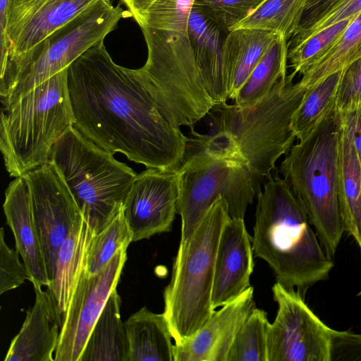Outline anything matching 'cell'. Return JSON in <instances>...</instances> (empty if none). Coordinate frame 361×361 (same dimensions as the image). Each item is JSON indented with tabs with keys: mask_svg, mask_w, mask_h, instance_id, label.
I'll use <instances>...</instances> for the list:
<instances>
[{
	"mask_svg": "<svg viewBox=\"0 0 361 361\" xmlns=\"http://www.w3.org/2000/svg\"><path fill=\"white\" fill-rule=\"evenodd\" d=\"M73 127L114 154L147 168L177 169L189 138L159 111L133 69L116 64L104 40L67 68Z\"/></svg>",
	"mask_w": 361,
	"mask_h": 361,
	"instance_id": "obj_1",
	"label": "cell"
},
{
	"mask_svg": "<svg viewBox=\"0 0 361 361\" xmlns=\"http://www.w3.org/2000/svg\"><path fill=\"white\" fill-rule=\"evenodd\" d=\"M254 256L264 260L276 282L298 291L326 280L334 262L286 181L270 175L256 194Z\"/></svg>",
	"mask_w": 361,
	"mask_h": 361,
	"instance_id": "obj_2",
	"label": "cell"
},
{
	"mask_svg": "<svg viewBox=\"0 0 361 361\" xmlns=\"http://www.w3.org/2000/svg\"><path fill=\"white\" fill-rule=\"evenodd\" d=\"M341 134L336 109L291 147L279 170L330 257L335 255L344 232L338 200Z\"/></svg>",
	"mask_w": 361,
	"mask_h": 361,
	"instance_id": "obj_3",
	"label": "cell"
},
{
	"mask_svg": "<svg viewBox=\"0 0 361 361\" xmlns=\"http://www.w3.org/2000/svg\"><path fill=\"white\" fill-rule=\"evenodd\" d=\"M228 204L217 199L191 235L180 242L172 274L164 290V314L175 344L193 335L214 312L212 291L216 257Z\"/></svg>",
	"mask_w": 361,
	"mask_h": 361,
	"instance_id": "obj_4",
	"label": "cell"
},
{
	"mask_svg": "<svg viewBox=\"0 0 361 361\" xmlns=\"http://www.w3.org/2000/svg\"><path fill=\"white\" fill-rule=\"evenodd\" d=\"M67 68L3 106L0 149L11 176L49 163L55 143L73 126Z\"/></svg>",
	"mask_w": 361,
	"mask_h": 361,
	"instance_id": "obj_5",
	"label": "cell"
},
{
	"mask_svg": "<svg viewBox=\"0 0 361 361\" xmlns=\"http://www.w3.org/2000/svg\"><path fill=\"white\" fill-rule=\"evenodd\" d=\"M294 77L280 79L251 106L224 103L213 108L216 130L234 140L259 187L297 139L291 119L307 88L300 80L293 83Z\"/></svg>",
	"mask_w": 361,
	"mask_h": 361,
	"instance_id": "obj_6",
	"label": "cell"
},
{
	"mask_svg": "<svg viewBox=\"0 0 361 361\" xmlns=\"http://www.w3.org/2000/svg\"><path fill=\"white\" fill-rule=\"evenodd\" d=\"M49 163L95 233L102 231L122 209L137 175L73 126L54 145Z\"/></svg>",
	"mask_w": 361,
	"mask_h": 361,
	"instance_id": "obj_7",
	"label": "cell"
},
{
	"mask_svg": "<svg viewBox=\"0 0 361 361\" xmlns=\"http://www.w3.org/2000/svg\"><path fill=\"white\" fill-rule=\"evenodd\" d=\"M131 16L111 0H97L26 52L0 63V96L6 106L66 68L104 40L122 18Z\"/></svg>",
	"mask_w": 361,
	"mask_h": 361,
	"instance_id": "obj_8",
	"label": "cell"
},
{
	"mask_svg": "<svg viewBox=\"0 0 361 361\" xmlns=\"http://www.w3.org/2000/svg\"><path fill=\"white\" fill-rule=\"evenodd\" d=\"M148 55L133 69L161 114L174 126L192 127L215 106L206 91L187 35L141 27Z\"/></svg>",
	"mask_w": 361,
	"mask_h": 361,
	"instance_id": "obj_9",
	"label": "cell"
},
{
	"mask_svg": "<svg viewBox=\"0 0 361 361\" xmlns=\"http://www.w3.org/2000/svg\"><path fill=\"white\" fill-rule=\"evenodd\" d=\"M190 140L198 150L190 155L186 153L177 169V213L181 218L180 242L191 235L208 209L219 197L226 202L231 218L244 219L248 204L261 190L246 164L209 154L195 138Z\"/></svg>",
	"mask_w": 361,
	"mask_h": 361,
	"instance_id": "obj_10",
	"label": "cell"
},
{
	"mask_svg": "<svg viewBox=\"0 0 361 361\" xmlns=\"http://www.w3.org/2000/svg\"><path fill=\"white\" fill-rule=\"evenodd\" d=\"M278 310L267 336L268 361H331L333 329L308 307L299 291L272 287Z\"/></svg>",
	"mask_w": 361,
	"mask_h": 361,
	"instance_id": "obj_11",
	"label": "cell"
},
{
	"mask_svg": "<svg viewBox=\"0 0 361 361\" xmlns=\"http://www.w3.org/2000/svg\"><path fill=\"white\" fill-rule=\"evenodd\" d=\"M22 177L29 190L32 216L51 281L59 247L82 213L51 163Z\"/></svg>",
	"mask_w": 361,
	"mask_h": 361,
	"instance_id": "obj_12",
	"label": "cell"
},
{
	"mask_svg": "<svg viewBox=\"0 0 361 361\" xmlns=\"http://www.w3.org/2000/svg\"><path fill=\"white\" fill-rule=\"evenodd\" d=\"M127 248L121 249L99 273L82 272L62 317L54 361H80L88 337L110 295L116 289L127 259Z\"/></svg>",
	"mask_w": 361,
	"mask_h": 361,
	"instance_id": "obj_13",
	"label": "cell"
},
{
	"mask_svg": "<svg viewBox=\"0 0 361 361\" xmlns=\"http://www.w3.org/2000/svg\"><path fill=\"white\" fill-rule=\"evenodd\" d=\"M177 169L147 168L137 175L123 206L133 242L171 230L178 207Z\"/></svg>",
	"mask_w": 361,
	"mask_h": 361,
	"instance_id": "obj_14",
	"label": "cell"
},
{
	"mask_svg": "<svg viewBox=\"0 0 361 361\" xmlns=\"http://www.w3.org/2000/svg\"><path fill=\"white\" fill-rule=\"evenodd\" d=\"M97 0H9L5 52L20 55L64 25Z\"/></svg>",
	"mask_w": 361,
	"mask_h": 361,
	"instance_id": "obj_15",
	"label": "cell"
},
{
	"mask_svg": "<svg viewBox=\"0 0 361 361\" xmlns=\"http://www.w3.org/2000/svg\"><path fill=\"white\" fill-rule=\"evenodd\" d=\"M253 287L214 310L190 337L174 344L173 361H226L235 336L255 307Z\"/></svg>",
	"mask_w": 361,
	"mask_h": 361,
	"instance_id": "obj_16",
	"label": "cell"
},
{
	"mask_svg": "<svg viewBox=\"0 0 361 361\" xmlns=\"http://www.w3.org/2000/svg\"><path fill=\"white\" fill-rule=\"evenodd\" d=\"M253 257L252 237L244 219L231 217L222 231L216 257L212 291L214 310L251 286Z\"/></svg>",
	"mask_w": 361,
	"mask_h": 361,
	"instance_id": "obj_17",
	"label": "cell"
},
{
	"mask_svg": "<svg viewBox=\"0 0 361 361\" xmlns=\"http://www.w3.org/2000/svg\"><path fill=\"white\" fill-rule=\"evenodd\" d=\"M35 301L12 340L5 361H54L62 317L47 290L35 286Z\"/></svg>",
	"mask_w": 361,
	"mask_h": 361,
	"instance_id": "obj_18",
	"label": "cell"
},
{
	"mask_svg": "<svg viewBox=\"0 0 361 361\" xmlns=\"http://www.w3.org/2000/svg\"><path fill=\"white\" fill-rule=\"evenodd\" d=\"M3 208L6 223L14 235L16 248L26 267L28 280L33 286H48L50 281L32 216L30 192L22 176L9 183Z\"/></svg>",
	"mask_w": 361,
	"mask_h": 361,
	"instance_id": "obj_19",
	"label": "cell"
},
{
	"mask_svg": "<svg viewBox=\"0 0 361 361\" xmlns=\"http://www.w3.org/2000/svg\"><path fill=\"white\" fill-rule=\"evenodd\" d=\"M219 27L212 20L192 8L187 33L204 87L215 105L226 103L229 90L222 70L224 40Z\"/></svg>",
	"mask_w": 361,
	"mask_h": 361,
	"instance_id": "obj_20",
	"label": "cell"
},
{
	"mask_svg": "<svg viewBox=\"0 0 361 361\" xmlns=\"http://www.w3.org/2000/svg\"><path fill=\"white\" fill-rule=\"evenodd\" d=\"M94 235L82 214L59 247L54 274L47 290L61 317L86 267L88 248Z\"/></svg>",
	"mask_w": 361,
	"mask_h": 361,
	"instance_id": "obj_21",
	"label": "cell"
},
{
	"mask_svg": "<svg viewBox=\"0 0 361 361\" xmlns=\"http://www.w3.org/2000/svg\"><path fill=\"white\" fill-rule=\"evenodd\" d=\"M278 35L251 28L234 29L226 34L222 49V70L229 99H235Z\"/></svg>",
	"mask_w": 361,
	"mask_h": 361,
	"instance_id": "obj_22",
	"label": "cell"
},
{
	"mask_svg": "<svg viewBox=\"0 0 361 361\" xmlns=\"http://www.w3.org/2000/svg\"><path fill=\"white\" fill-rule=\"evenodd\" d=\"M128 361H173L174 345L167 320L143 307L124 322Z\"/></svg>",
	"mask_w": 361,
	"mask_h": 361,
	"instance_id": "obj_23",
	"label": "cell"
},
{
	"mask_svg": "<svg viewBox=\"0 0 361 361\" xmlns=\"http://www.w3.org/2000/svg\"><path fill=\"white\" fill-rule=\"evenodd\" d=\"M338 200L344 232L353 238L361 253V166L342 129L338 146Z\"/></svg>",
	"mask_w": 361,
	"mask_h": 361,
	"instance_id": "obj_24",
	"label": "cell"
},
{
	"mask_svg": "<svg viewBox=\"0 0 361 361\" xmlns=\"http://www.w3.org/2000/svg\"><path fill=\"white\" fill-rule=\"evenodd\" d=\"M120 302L115 289L88 337L80 361H128V343Z\"/></svg>",
	"mask_w": 361,
	"mask_h": 361,
	"instance_id": "obj_25",
	"label": "cell"
},
{
	"mask_svg": "<svg viewBox=\"0 0 361 361\" xmlns=\"http://www.w3.org/2000/svg\"><path fill=\"white\" fill-rule=\"evenodd\" d=\"M288 39L279 35L238 90L235 104L251 106L281 78L287 76Z\"/></svg>",
	"mask_w": 361,
	"mask_h": 361,
	"instance_id": "obj_26",
	"label": "cell"
},
{
	"mask_svg": "<svg viewBox=\"0 0 361 361\" xmlns=\"http://www.w3.org/2000/svg\"><path fill=\"white\" fill-rule=\"evenodd\" d=\"M344 69L334 73L307 88L291 119L297 140L305 137L336 109L338 87Z\"/></svg>",
	"mask_w": 361,
	"mask_h": 361,
	"instance_id": "obj_27",
	"label": "cell"
},
{
	"mask_svg": "<svg viewBox=\"0 0 361 361\" xmlns=\"http://www.w3.org/2000/svg\"><path fill=\"white\" fill-rule=\"evenodd\" d=\"M140 27L188 35V21L194 0H120Z\"/></svg>",
	"mask_w": 361,
	"mask_h": 361,
	"instance_id": "obj_28",
	"label": "cell"
},
{
	"mask_svg": "<svg viewBox=\"0 0 361 361\" xmlns=\"http://www.w3.org/2000/svg\"><path fill=\"white\" fill-rule=\"evenodd\" d=\"M361 58V13L348 25L335 44L301 75L300 82L307 88L344 69Z\"/></svg>",
	"mask_w": 361,
	"mask_h": 361,
	"instance_id": "obj_29",
	"label": "cell"
},
{
	"mask_svg": "<svg viewBox=\"0 0 361 361\" xmlns=\"http://www.w3.org/2000/svg\"><path fill=\"white\" fill-rule=\"evenodd\" d=\"M305 3L306 0H264L234 29L266 30L288 39L298 30Z\"/></svg>",
	"mask_w": 361,
	"mask_h": 361,
	"instance_id": "obj_30",
	"label": "cell"
},
{
	"mask_svg": "<svg viewBox=\"0 0 361 361\" xmlns=\"http://www.w3.org/2000/svg\"><path fill=\"white\" fill-rule=\"evenodd\" d=\"M133 242V233L123 208L100 233H95L88 248L85 272L90 276L101 272L122 248Z\"/></svg>",
	"mask_w": 361,
	"mask_h": 361,
	"instance_id": "obj_31",
	"label": "cell"
},
{
	"mask_svg": "<svg viewBox=\"0 0 361 361\" xmlns=\"http://www.w3.org/2000/svg\"><path fill=\"white\" fill-rule=\"evenodd\" d=\"M269 324L267 312L255 307L238 331L226 361H268Z\"/></svg>",
	"mask_w": 361,
	"mask_h": 361,
	"instance_id": "obj_32",
	"label": "cell"
},
{
	"mask_svg": "<svg viewBox=\"0 0 361 361\" xmlns=\"http://www.w3.org/2000/svg\"><path fill=\"white\" fill-rule=\"evenodd\" d=\"M355 18L335 23L305 40L293 44L288 54V59L293 69L292 73L295 75L297 73L301 75L324 56Z\"/></svg>",
	"mask_w": 361,
	"mask_h": 361,
	"instance_id": "obj_33",
	"label": "cell"
},
{
	"mask_svg": "<svg viewBox=\"0 0 361 361\" xmlns=\"http://www.w3.org/2000/svg\"><path fill=\"white\" fill-rule=\"evenodd\" d=\"M264 0H194L192 8L228 33Z\"/></svg>",
	"mask_w": 361,
	"mask_h": 361,
	"instance_id": "obj_34",
	"label": "cell"
},
{
	"mask_svg": "<svg viewBox=\"0 0 361 361\" xmlns=\"http://www.w3.org/2000/svg\"><path fill=\"white\" fill-rule=\"evenodd\" d=\"M16 248H10L6 243L4 231H0V294L15 289L26 279L28 274L24 263L19 259Z\"/></svg>",
	"mask_w": 361,
	"mask_h": 361,
	"instance_id": "obj_35",
	"label": "cell"
},
{
	"mask_svg": "<svg viewBox=\"0 0 361 361\" xmlns=\"http://www.w3.org/2000/svg\"><path fill=\"white\" fill-rule=\"evenodd\" d=\"M361 104V58L344 68L338 87L336 109L343 111Z\"/></svg>",
	"mask_w": 361,
	"mask_h": 361,
	"instance_id": "obj_36",
	"label": "cell"
},
{
	"mask_svg": "<svg viewBox=\"0 0 361 361\" xmlns=\"http://www.w3.org/2000/svg\"><path fill=\"white\" fill-rule=\"evenodd\" d=\"M361 13V0H340L319 20L293 37V44L305 40L319 30L341 20L356 17Z\"/></svg>",
	"mask_w": 361,
	"mask_h": 361,
	"instance_id": "obj_37",
	"label": "cell"
},
{
	"mask_svg": "<svg viewBox=\"0 0 361 361\" xmlns=\"http://www.w3.org/2000/svg\"><path fill=\"white\" fill-rule=\"evenodd\" d=\"M331 361H361V334L333 329Z\"/></svg>",
	"mask_w": 361,
	"mask_h": 361,
	"instance_id": "obj_38",
	"label": "cell"
},
{
	"mask_svg": "<svg viewBox=\"0 0 361 361\" xmlns=\"http://www.w3.org/2000/svg\"><path fill=\"white\" fill-rule=\"evenodd\" d=\"M338 111L342 133L354 147L361 166V104Z\"/></svg>",
	"mask_w": 361,
	"mask_h": 361,
	"instance_id": "obj_39",
	"label": "cell"
},
{
	"mask_svg": "<svg viewBox=\"0 0 361 361\" xmlns=\"http://www.w3.org/2000/svg\"><path fill=\"white\" fill-rule=\"evenodd\" d=\"M340 0H306L297 33L306 30L323 18Z\"/></svg>",
	"mask_w": 361,
	"mask_h": 361,
	"instance_id": "obj_40",
	"label": "cell"
},
{
	"mask_svg": "<svg viewBox=\"0 0 361 361\" xmlns=\"http://www.w3.org/2000/svg\"><path fill=\"white\" fill-rule=\"evenodd\" d=\"M9 0H0V51L4 54L6 47V27Z\"/></svg>",
	"mask_w": 361,
	"mask_h": 361,
	"instance_id": "obj_41",
	"label": "cell"
}]
</instances>
